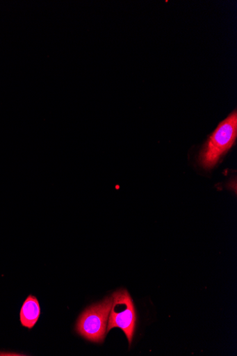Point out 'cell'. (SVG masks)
Wrapping results in <instances>:
<instances>
[{
    "label": "cell",
    "mask_w": 237,
    "mask_h": 356,
    "mask_svg": "<svg viewBox=\"0 0 237 356\" xmlns=\"http://www.w3.org/2000/svg\"><path fill=\"white\" fill-rule=\"evenodd\" d=\"M112 297L113 302L108 318L107 333L114 328H120L125 334L131 346L137 322V314L133 301L125 289L117 291Z\"/></svg>",
    "instance_id": "3957f363"
},
{
    "label": "cell",
    "mask_w": 237,
    "mask_h": 356,
    "mask_svg": "<svg viewBox=\"0 0 237 356\" xmlns=\"http://www.w3.org/2000/svg\"><path fill=\"white\" fill-rule=\"evenodd\" d=\"M41 314L40 305L37 298L29 296L20 312L22 325L29 330L35 326Z\"/></svg>",
    "instance_id": "277c9868"
},
{
    "label": "cell",
    "mask_w": 237,
    "mask_h": 356,
    "mask_svg": "<svg viewBox=\"0 0 237 356\" xmlns=\"http://www.w3.org/2000/svg\"><path fill=\"white\" fill-rule=\"evenodd\" d=\"M237 134V114L234 112L222 121L210 137L199 155V163L210 170L234 145Z\"/></svg>",
    "instance_id": "6da1fadb"
},
{
    "label": "cell",
    "mask_w": 237,
    "mask_h": 356,
    "mask_svg": "<svg viewBox=\"0 0 237 356\" xmlns=\"http://www.w3.org/2000/svg\"><path fill=\"white\" fill-rule=\"evenodd\" d=\"M113 298L88 308L79 317L76 331L85 339L95 343H103L106 339L110 312Z\"/></svg>",
    "instance_id": "7a4b0ae2"
}]
</instances>
